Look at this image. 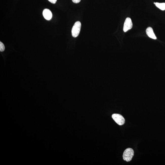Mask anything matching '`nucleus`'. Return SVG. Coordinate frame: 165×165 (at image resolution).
Segmentation results:
<instances>
[{"mask_svg": "<svg viewBox=\"0 0 165 165\" xmlns=\"http://www.w3.org/2000/svg\"><path fill=\"white\" fill-rule=\"evenodd\" d=\"M134 155V151L132 148H128L124 151L123 157V160L129 162L132 160Z\"/></svg>", "mask_w": 165, "mask_h": 165, "instance_id": "f257e3e1", "label": "nucleus"}, {"mask_svg": "<svg viewBox=\"0 0 165 165\" xmlns=\"http://www.w3.org/2000/svg\"><path fill=\"white\" fill-rule=\"evenodd\" d=\"M81 26L80 22L77 21L75 23L72 30V36L73 37L75 38L78 36L80 32Z\"/></svg>", "mask_w": 165, "mask_h": 165, "instance_id": "f03ea898", "label": "nucleus"}, {"mask_svg": "<svg viewBox=\"0 0 165 165\" xmlns=\"http://www.w3.org/2000/svg\"><path fill=\"white\" fill-rule=\"evenodd\" d=\"M112 117L114 121L120 126H122L125 123V119L121 115L115 113L112 115Z\"/></svg>", "mask_w": 165, "mask_h": 165, "instance_id": "7ed1b4c3", "label": "nucleus"}, {"mask_svg": "<svg viewBox=\"0 0 165 165\" xmlns=\"http://www.w3.org/2000/svg\"><path fill=\"white\" fill-rule=\"evenodd\" d=\"M132 23L131 19L129 17H127L126 19L124 24L123 31L125 32H126L128 30L132 28Z\"/></svg>", "mask_w": 165, "mask_h": 165, "instance_id": "20e7f679", "label": "nucleus"}, {"mask_svg": "<svg viewBox=\"0 0 165 165\" xmlns=\"http://www.w3.org/2000/svg\"><path fill=\"white\" fill-rule=\"evenodd\" d=\"M43 14L44 18L47 20H50L52 18V13L50 10L48 9H45L44 10Z\"/></svg>", "mask_w": 165, "mask_h": 165, "instance_id": "39448f33", "label": "nucleus"}, {"mask_svg": "<svg viewBox=\"0 0 165 165\" xmlns=\"http://www.w3.org/2000/svg\"><path fill=\"white\" fill-rule=\"evenodd\" d=\"M146 32L147 35L150 38L154 39H157V37L155 35L153 29L151 27H149L147 28L146 30Z\"/></svg>", "mask_w": 165, "mask_h": 165, "instance_id": "423d86ee", "label": "nucleus"}, {"mask_svg": "<svg viewBox=\"0 0 165 165\" xmlns=\"http://www.w3.org/2000/svg\"><path fill=\"white\" fill-rule=\"evenodd\" d=\"M156 7L162 11L165 10V3H154Z\"/></svg>", "mask_w": 165, "mask_h": 165, "instance_id": "0eeeda50", "label": "nucleus"}, {"mask_svg": "<svg viewBox=\"0 0 165 165\" xmlns=\"http://www.w3.org/2000/svg\"><path fill=\"white\" fill-rule=\"evenodd\" d=\"M5 49V47L4 46V44L1 42H0V51L1 52H3L4 51Z\"/></svg>", "mask_w": 165, "mask_h": 165, "instance_id": "6e6552de", "label": "nucleus"}, {"mask_svg": "<svg viewBox=\"0 0 165 165\" xmlns=\"http://www.w3.org/2000/svg\"><path fill=\"white\" fill-rule=\"evenodd\" d=\"M50 2L53 4H55L57 0H48Z\"/></svg>", "mask_w": 165, "mask_h": 165, "instance_id": "1a4fd4ad", "label": "nucleus"}, {"mask_svg": "<svg viewBox=\"0 0 165 165\" xmlns=\"http://www.w3.org/2000/svg\"><path fill=\"white\" fill-rule=\"evenodd\" d=\"M73 2L77 4L79 2H80L81 0H72Z\"/></svg>", "mask_w": 165, "mask_h": 165, "instance_id": "9d476101", "label": "nucleus"}]
</instances>
